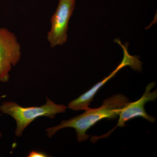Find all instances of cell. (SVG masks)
Wrapping results in <instances>:
<instances>
[{
	"mask_svg": "<svg viewBox=\"0 0 157 157\" xmlns=\"http://www.w3.org/2000/svg\"><path fill=\"white\" fill-rule=\"evenodd\" d=\"M129 102L128 98L123 95H114L104 100L101 107L97 108L89 107L82 114L62 121L56 126L48 128L46 129L47 136L51 138L59 130L71 128L76 130L78 142L85 141L90 137L86 134L89 129L103 120L116 118L121 109Z\"/></svg>",
	"mask_w": 157,
	"mask_h": 157,
	"instance_id": "6da1fadb",
	"label": "cell"
},
{
	"mask_svg": "<svg viewBox=\"0 0 157 157\" xmlns=\"http://www.w3.org/2000/svg\"><path fill=\"white\" fill-rule=\"evenodd\" d=\"M45 104L40 107H23L12 101L4 102L0 106V111L9 114L17 123L15 135L20 137L27 127L36 119L46 117L52 119L58 113L65 112L67 107L63 104H56L48 98Z\"/></svg>",
	"mask_w": 157,
	"mask_h": 157,
	"instance_id": "7a4b0ae2",
	"label": "cell"
},
{
	"mask_svg": "<svg viewBox=\"0 0 157 157\" xmlns=\"http://www.w3.org/2000/svg\"><path fill=\"white\" fill-rule=\"evenodd\" d=\"M118 44L121 46L123 51V58L120 63L107 77L103 80L98 82L91 88L82 94L78 98L70 102L68 105V107L70 109L78 111L85 110L89 108L90 104L94 100V97L103 86L114 77L124 67L129 66L133 70L140 71L142 70V62L139 59L137 56L131 55L128 51V43L123 45L121 41L117 42Z\"/></svg>",
	"mask_w": 157,
	"mask_h": 157,
	"instance_id": "3957f363",
	"label": "cell"
},
{
	"mask_svg": "<svg viewBox=\"0 0 157 157\" xmlns=\"http://www.w3.org/2000/svg\"><path fill=\"white\" fill-rule=\"evenodd\" d=\"M155 84V82L149 83L147 86L144 94L139 100L131 103L129 102L124 106L119 114L118 121L115 128L105 135L100 136H93L91 139V142L94 143L100 138L109 137L117 127L122 128L125 126V123L127 122L136 117L143 118L152 123H154L156 121L155 118L147 114L145 111L144 107L147 102L155 101L157 98V90L151 92L152 89L154 87Z\"/></svg>",
	"mask_w": 157,
	"mask_h": 157,
	"instance_id": "277c9868",
	"label": "cell"
},
{
	"mask_svg": "<svg viewBox=\"0 0 157 157\" xmlns=\"http://www.w3.org/2000/svg\"><path fill=\"white\" fill-rule=\"evenodd\" d=\"M75 5L76 0H59L56 11L51 18V29L47 37L51 47L63 45L67 41L68 25Z\"/></svg>",
	"mask_w": 157,
	"mask_h": 157,
	"instance_id": "5b68a950",
	"label": "cell"
},
{
	"mask_svg": "<svg viewBox=\"0 0 157 157\" xmlns=\"http://www.w3.org/2000/svg\"><path fill=\"white\" fill-rule=\"evenodd\" d=\"M21 47L14 34L6 28H0V81H9L12 67L20 59Z\"/></svg>",
	"mask_w": 157,
	"mask_h": 157,
	"instance_id": "8992f818",
	"label": "cell"
},
{
	"mask_svg": "<svg viewBox=\"0 0 157 157\" xmlns=\"http://www.w3.org/2000/svg\"><path fill=\"white\" fill-rule=\"evenodd\" d=\"M28 157H48L45 153L42 152L33 151L30 152Z\"/></svg>",
	"mask_w": 157,
	"mask_h": 157,
	"instance_id": "52a82bcc",
	"label": "cell"
}]
</instances>
